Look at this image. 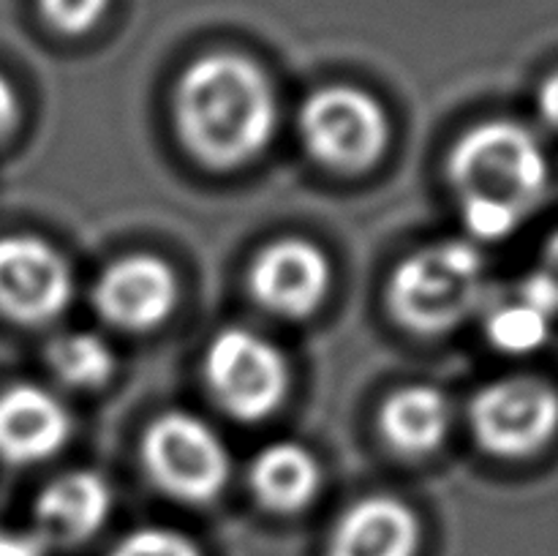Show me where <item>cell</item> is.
Returning <instances> with one entry per match:
<instances>
[{"instance_id":"cell-1","label":"cell","mask_w":558,"mask_h":556,"mask_svg":"<svg viewBox=\"0 0 558 556\" xmlns=\"http://www.w3.org/2000/svg\"><path fill=\"white\" fill-rule=\"evenodd\" d=\"M174 123L183 145L205 167H243L276 136V87L245 55H202L178 80Z\"/></svg>"},{"instance_id":"cell-2","label":"cell","mask_w":558,"mask_h":556,"mask_svg":"<svg viewBox=\"0 0 558 556\" xmlns=\"http://www.w3.org/2000/svg\"><path fill=\"white\" fill-rule=\"evenodd\" d=\"M463 227L480 243L507 240L545 200L550 161L543 142L515 120L469 129L447 158Z\"/></svg>"},{"instance_id":"cell-3","label":"cell","mask_w":558,"mask_h":556,"mask_svg":"<svg viewBox=\"0 0 558 556\" xmlns=\"http://www.w3.org/2000/svg\"><path fill=\"white\" fill-rule=\"evenodd\" d=\"M485 259L469 240H439L396 267L387 287L390 314L420 336L450 333L480 305Z\"/></svg>"},{"instance_id":"cell-4","label":"cell","mask_w":558,"mask_h":556,"mask_svg":"<svg viewBox=\"0 0 558 556\" xmlns=\"http://www.w3.org/2000/svg\"><path fill=\"white\" fill-rule=\"evenodd\" d=\"M305 150L332 172L357 174L379 164L390 145V118L368 90L327 85L311 93L298 114Z\"/></svg>"},{"instance_id":"cell-5","label":"cell","mask_w":558,"mask_h":556,"mask_svg":"<svg viewBox=\"0 0 558 556\" xmlns=\"http://www.w3.org/2000/svg\"><path fill=\"white\" fill-rule=\"evenodd\" d=\"M142 463L163 494L185 505L213 501L232 474V458L221 436L183 409L158 414L147 425Z\"/></svg>"},{"instance_id":"cell-6","label":"cell","mask_w":558,"mask_h":556,"mask_svg":"<svg viewBox=\"0 0 558 556\" xmlns=\"http://www.w3.org/2000/svg\"><path fill=\"white\" fill-rule=\"evenodd\" d=\"M205 379L223 412L243 423H259L287 398L289 363L262 333L223 327L207 343Z\"/></svg>"},{"instance_id":"cell-7","label":"cell","mask_w":558,"mask_h":556,"mask_svg":"<svg viewBox=\"0 0 558 556\" xmlns=\"http://www.w3.org/2000/svg\"><path fill=\"white\" fill-rule=\"evenodd\" d=\"M469 425L496 458H529L558 431V390L537 376H507L485 385L469 407Z\"/></svg>"},{"instance_id":"cell-8","label":"cell","mask_w":558,"mask_h":556,"mask_svg":"<svg viewBox=\"0 0 558 556\" xmlns=\"http://www.w3.org/2000/svg\"><path fill=\"white\" fill-rule=\"evenodd\" d=\"M74 298L69 259L36 234L0 238V314L20 325H44Z\"/></svg>"},{"instance_id":"cell-9","label":"cell","mask_w":558,"mask_h":556,"mask_svg":"<svg viewBox=\"0 0 558 556\" xmlns=\"http://www.w3.org/2000/svg\"><path fill=\"white\" fill-rule=\"evenodd\" d=\"M180 283L161 256L131 254L112 262L93 283L98 316L125 333H147L172 316Z\"/></svg>"},{"instance_id":"cell-10","label":"cell","mask_w":558,"mask_h":556,"mask_svg":"<svg viewBox=\"0 0 558 556\" xmlns=\"http://www.w3.org/2000/svg\"><path fill=\"white\" fill-rule=\"evenodd\" d=\"M248 289L270 314L303 319L314 314L330 292V259L311 240H272L251 262Z\"/></svg>"},{"instance_id":"cell-11","label":"cell","mask_w":558,"mask_h":556,"mask_svg":"<svg viewBox=\"0 0 558 556\" xmlns=\"http://www.w3.org/2000/svg\"><path fill=\"white\" fill-rule=\"evenodd\" d=\"M71 412L41 385H11L0 390V458L16 467L41 463L69 442Z\"/></svg>"},{"instance_id":"cell-12","label":"cell","mask_w":558,"mask_h":556,"mask_svg":"<svg viewBox=\"0 0 558 556\" xmlns=\"http://www.w3.org/2000/svg\"><path fill=\"white\" fill-rule=\"evenodd\" d=\"M420 518L398 496H365L341 512L327 556H417Z\"/></svg>"},{"instance_id":"cell-13","label":"cell","mask_w":558,"mask_h":556,"mask_svg":"<svg viewBox=\"0 0 558 556\" xmlns=\"http://www.w3.org/2000/svg\"><path fill=\"white\" fill-rule=\"evenodd\" d=\"M112 512V488L98 472L74 469L60 474L38 494L36 516L38 537L44 545H76L90 540Z\"/></svg>"},{"instance_id":"cell-14","label":"cell","mask_w":558,"mask_h":556,"mask_svg":"<svg viewBox=\"0 0 558 556\" xmlns=\"http://www.w3.org/2000/svg\"><path fill=\"white\" fill-rule=\"evenodd\" d=\"M452 428V403L439 387L407 385L385 398L379 409L381 439L398 456L423 458L439 450Z\"/></svg>"},{"instance_id":"cell-15","label":"cell","mask_w":558,"mask_h":556,"mask_svg":"<svg viewBox=\"0 0 558 556\" xmlns=\"http://www.w3.org/2000/svg\"><path fill=\"white\" fill-rule=\"evenodd\" d=\"M248 483L259 505L272 512H300L322 488V463L298 442H272L262 447L248 469Z\"/></svg>"},{"instance_id":"cell-16","label":"cell","mask_w":558,"mask_h":556,"mask_svg":"<svg viewBox=\"0 0 558 556\" xmlns=\"http://www.w3.org/2000/svg\"><path fill=\"white\" fill-rule=\"evenodd\" d=\"M47 360L54 376L76 390L104 387L112 379L114 365H118L112 347L101 336L85 330H71L54 338L49 343Z\"/></svg>"},{"instance_id":"cell-17","label":"cell","mask_w":558,"mask_h":556,"mask_svg":"<svg viewBox=\"0 0 558 556\" xmlns=\"http://www.w3.org/2000/svg\"><path fill=\"white\" fill-rule=\"evenodd\" d=\"M554 322L556 319L534 309L532 303L515 298L490 311L488 319H485V333H488V341L499 352L523 358V354L537 352V349H543L550 341Z\"/></svg>"},{"instance_id":"cell-18","label":"cell","mask_w":558,"mask_h":556,"mask_svg":"<svg viewBox=\"0 0 558 556\" xmlns=\"http://www.w3.org/2000/svg\"><path fill=\"white\" fill-rule=\"evenodd\" d=\"M107 556H202V551L183 532L167 527H145L125 534Z\"/></svg>"},{"instance_id":"cell-19","label":"cell","mask_w":558,"mask_h":556,"mask_svg":"<svg viewBox=\"0 0 558 556\" xmlns=\"http://www.w3.org/2000/svg\"><path fill=\"white\" fill-rule=\"evenodd\" d=\"M112 0H38L47 25H52L65 36H80V33L93 31L107 14Z\"/></svg>"},{"instance_id":"cell-20","label":"cell","mask_w":558,"mask_h":556,"mask_svg":"<svg viewBox=\"0 0 558 556\" xmlns=\"http://www.w3.org/2000/svg\"><path fill=\"white\" fill-rule=\"evenodd\" d=\"M0 556H44V540L38 534L0 532Z\"/></svg>"},{"instance_id":"cell-21","label":"cell","mask_w":558,"mask_h":556,"mask_svg":"<svg viewBox=\"0 0 558 556\" xmlns=\"http://www.w3.org/2000/svg\"><path fill=\"white\" fill-rule=\"evenodd\" d=\"M16 120H20V96L14 85L0 74V140L14 131Z\"/></svg>"},{"instance_id":"cell-22","label":"cell","mask_w":558,"mask_h":556,"mask_svg":"<svg viewBox=\"0 0 558 556\" xmlns=\"http://www.w3.org/2000/svg\"><path fill=\"white\" fill-rule=\"evenodd\" d=\"M537 109L539 118L558 131V69L550 76H545L537 90Z\"/></svg>"},{"instance_id":"cell-23","label":"cell","mask_w":558,"mask_h":556,"mask_svg":"<svg viewBox=\"0 0 558 556\" xmlns=\"http://www.w3.org/2000/svg\"><path fill=\"white\" fill-rule=\"evenodd\" d=\"M537 270H543L558 287V229L550 234L548 243L543 245V262H539Z\"/></svg>"}]
</instances>
